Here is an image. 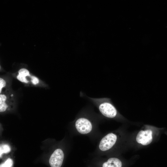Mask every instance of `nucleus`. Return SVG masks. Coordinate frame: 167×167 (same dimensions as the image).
I'll return each mask as SVG.
<instances>
[{
  "label": "nucleus",
  "instance_id": "1",
  "mask_svg": "<svg viewBox=\"0 0 167 167\" xmlns=\"http://www.w3.org/2000/svg\"><path fill=\"white\" fill-rule=\"evenodd\" d=\"M98 106L101 113L104 116L110 118L116 116L117 110L115 107L108 101H102Z\"/></svg>",
  "mask_w": 167,
  "mask_h": 167
},
{
  "label": "nucleus",
  "instance_id": "2",
  "mask_svg": "<svg viewBox=\"0 0 167 167\" xmlns=\"http://www.w3.org/2000/svg\"><path fill=\"white\" fill-rule=\"evenodd\" d=\"M117 139L114 134H108L101 140L99 145L100 149L102 151H106L110 149L115 143Z\"/></svg>",
  "mask_w": 167,
  "mask_h": 167
},
{
  "label": "nucleus",
  "instance_id": "3",
  "mask_svg": "<svg viewBox=\"0 0 167 167\" xmlns=\"http://www.w3.org/2000/svg\"><path fill=\"white\" fill-rule=\"evenodd\" d=\"M75 127L79 133L86 134L89 133L92 131V126L88 120L84 118H81L76 121Z\"/></svg>",
  "mask_w": 167,
  "mask_h": 167
},
{
  "label": "nucleus",
  "instance_id": "4",
  "mask_svg": "<svg viewBox=\"0 0 167 167\" xmlns=\"http://www.w3.org/2000/svg\"><path fill=\"white\" fill-rule=\"evenodd\" d=\"M64 155L62 150L60 149H56L51 155L49 161L52 167H60L62 164Z\"/></svg>",
  "mask_w": 167,
  "mask_h": 167
},
{
  "label": "nucleus",
  "instance_id": "5",
  "mask_svg": "<svg viewBox=\"0 0 167 167\" xmlns=\"http://www.w3.org/2000/svg\"><path fill=\"white\" fill-rule=\"evenodd\" d=\"M152 132L150 130L140 131L136 136V140L137 143L143 145H148L152 141Z\"/></svg>",
  "mask_w": 167,
  "mask_h": 167
},
{
  "label": "nucleus",
  "instance_id": "6",
  "mask_svg": "<svg viewBox=\"0 0 167 167\" xmlns=\"http://www.w3.org/2000/svg\"><path fill=\"white\" fill-rule=\"evenodd\" d=\"M31 75L29 71L25 68H21L18 71V74L17 76V79L20 82L27 84L29 82L28 77Z\"/></svg>",
  "mask_w": 167,
  "mask_h": 167
},
{
  "label": "nucleus",
  "instance_id": "7",
  "mask_svg": "<svg viewBox=\"0 0 167 167\" xmlns=\"http://www.w3.org/2000/svg\"><path fill=\"white\" fill-rule=\"evenodd\" d=\"M122 166L121 161L116 158H109L107 162L104 163L102 165L103 167H121Z\"/></svg>",
  "mask_w": 167,
  "mask_h": 167
},
{
  "label": "nucleus",
  "instance_id": "8",
  "mask_svg": "<svg viewBox=\"0 0 167 167\" xmlns=\"http://www.w3.org/2000/svg\"><path fill=\"white\" fill-rule=\"evenodd\" d=\"M6 99V96L5 94H0V112H1L5 111L8 107V106L5 103Z\"/></svg>",
  "mask_w": 167,
  "mask_h": 167
},
{
  "label": "nucleus",
  "instance_id": "9",
  "mask_svg": "<svg viewBox=\"0 0 167 167\" xmlns=\"http://www.w3.org/2000/svg\"><path fill=\"white\" fill-rule=\"evenodd\" d=\"M11 151V148L7 144H2L0 147V156L1 157L2 154L4 153H7Z\"/></svg>",
  "mask_w": 167,
  "mask_h": 167
},
{
  "label": "nucleus",
  "instance_id": "10",
  "mask_svg": "<svg viewBox=\"0 0 167 167\" xmlns=\"http://www.w3.org/2000/svg\"><path fill=\"white\" fill-rule=\"evenodd\" d=\"M13 164V162L12 159L8 158L5 162L0 165V167H11Z\"/></svg>",
  "mask_w": 167,
  "mask_h": 167
},
{
  "label": "nucleus",
  "instance_id": "11",
  "mask_svg": "<svg viewBox=\"0 0 167 167\" xmlns=\"http://www.w3.org/2000/svg\"><path fill=\"white\" fill-rule=\"evenodd\" d=\"M30 81L32 84L35 85L39 83V80L36 77L34 76H31Z\"/></svg>",
  "mask_w": 167,
  "mask_h": 167
},
{
  "label": "nucleus",
  "instance_id": "12",
  "mask_svg": "<svg viewBox=\"0 0 167 167\" xmlns=\"http://www.w3.org/2000/svg\"><path fill=\"white\" fill-rule=\"evenodd\" d=\"M6 85V82L2 78H0V93L2 91V90L3 88H4Z\"/></svg>",
  "mask_w": 167,
  "mask_h": 167
}]
</instances>
